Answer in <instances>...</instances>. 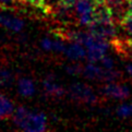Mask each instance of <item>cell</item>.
Returning <instances> with one entry per match:
<instances>
[{"mask_svg":"<svg viewBox=\"0 0 132 132\" xmlns=\"http://www.w3.org/2000/svg\"><path fill=\"white\" fill-rule=\"evenodd\" d=\"M0 25L9 31L19 33L24 27V21H23L22 19L14 16V15L0 13Z\"/></svg>","mask_w":132,"mask_h":132,"instance_id":"6","label":"cell"},{"mask_svg":"<svg viewBox=\"0 0 132 132\" xmlns=\"http://www.w3.org/2000/svg\"><path fill=\"white\" fill-rule=\"evenodd\" d=\"M14 81V73L9 68L0 67V86H10Z\"/></svg>","mask_w":132,"mask_h":132,"instance_id":"13","label":"cell"},{"mask_svg":"<svg viewBox=\"0 0 132 132\" xmlns=\"http://www.w3.org/2000/svg\"><path fill=\"white\" fill-rule=\"evenodd\" d=\"M129 43H130V48H131V53H132V39L129 40Z\"/></svg>","mask_w":132,"mask_h":132,"instance_id":"23","label":"cell"},{"mask_svg":"<svg viewBox=\"0 0 132 132\" xmlns=\"http://www.w3.org/2000/svg\"><path fill=\"white\" fill-rule=\"evenodd\" d=\"M53 44H54V39L49 38V37H45V38L42 39V42H40L42 48L46 51H53Z\"/></svg>","mask_w":132,"mask_h":132,"instance_id":"18","label":"cell"},{"mask_svg":"<svg viewBox=\"0 0 132 132\" xmlns=\"http://www.w3.org/2000/svg\"><path fill=\"white\" fill-rule=\"evenodd\" d=\"M83 67L84 65L79 63V61H74V62L67 65V67H65V70H67V72L71 75H80L83 72Z\"/></svg>","mask_w":132,"mask_h":132,"instance_id":"15","label":"cell"},{"mask_svg":"<svg viewBox=\"0 0 132 132\" xmlns=\"http://www.w3.org/2000/svg\"><path fill=\"white\" fill-rule=\"evenodd\" d=\"M98 62H100L101 67H103L104 69H114V65H115L114 60L110 57H107V56H104Z\"/></svg>","mask_w":132,"mask_h":132,"instance_id":"17","label":"cell"},{"mask_svg":"<svg viewBox=\"0 0 132 132\" xmlns=\"http://www.w3.org/2000/svg\"><path fill=\"white\" fill-rule=\"evenodd\" d=\"M48 1L50 2V3H49V6H50V7H53V3H54V6H55V4L57 3L58 0H48Z\"/></svg>","mask_w":132,"mask_h":132,"instance_id":"22","label":"cell"},{"mask_svg":"<svg viewBox=\"0 0 132 132\" xmlns=\"http://www.w3.org/2000/svg\"><path fill=\"white\" fill-rule=\"evenodd\" d=\"M14 132H20V131H14Z\"/></svg>","mask_w":132,"mask_h":132,"instance_id":"24","label":"cell"},{"mask_svg":"<svg viewBox=\"0 0 132 132\" xmlns=\"http://www.w3.org/2000/svg\"><path fill=\"white\" fill-rule=\"evenodd\" d=\"M43 92L46 97L53 100H60L65 95V89L56 82L54 74H48L43 81Z\"/></svg>","mask_w":132,"mask_h":132,"instance_id":"5","label":"cell"},{"mask_svg":"<svg viewBox=\"0 0 132 132\" xmlns=\"http://www.w3.org/2000/svg\"><path fill=\"white\" fill-rule=\"evenodd\" d=\"M117 115L119 117L126 118V117H130L132 115V106L131 105H127V104H123V105H120L117 108Z\"/></svg>","mask_w":132,"mask_h":132,"instance_id":"16","label":"cell"},{"mask_svg":"<svg viewBox=\"0 0 132 132\" xmlns=\"http://www.w3.org/2000/svg\"><path fill=\"white\" fill-rule=\"evenodd\" d=\"M24 2L27 7L40 11L44 15H50L51 8L47 2V0H24Z\"/></svg>","mask_w":132,"mask_h":132,"instance_id":"12","label":"cell"},{"mask_svg":"<svg viewBox=\"0 0 132 132\" xmlns=\"http://www.w3.org/2000/svg\"><path fill=\"white\" fill-rule=\"evenodd\" d=\"M77 1L78 0H58L56 4H57V6H60V7H63V8H67V9H71Z\"/></svg>","mask_w":132,"mask_h":132,"instance_id":"19","label":"cell"},{"mask_svg":"<svg viewBox=\"0 0 132 132\" xmlns=\"http://www.w3.org/2000/svg\"><path fill=\"white\" fill-rule=\"evenodd\" d=\"M13 122L23 132H46L47 118L42 111H32L24 106H19L12 114Z\"/></svg>","mask_w":132,"mask_h":132,"instance_id":"1","label":"cell"},{"mask_svg":"<svg viewBox=\"0 0 132 132\" xmlns=\"http://www.w3.org/2000/svg\"><path fill=\"white\" fill-rule=\"evenodd\" d=\"M67 57L72 61H80L86 57V49L83 45L79 43H71L65 46L64 53Z\"/></svg>","mask_w":132,"mask_h":132,"instance_id":"8","label":"cell"},{"mask_svg":"<svg viewBox=\"0 0 132 132\" xmlns=\"http://www.w3.org/2000/svg\"><path fill=\"white\" fill-rule=\"evenodd\" d=\"M13 111H14V105L9 98L0 92V121L9 119Z\"/></svg>","mask_w":132,"mask_h":132,"instance_id":"9","label":"cell"},{"mask_svg":"<svg viewBox=\"0 0 132 132\" xmlns=\"http://www.w3.org/2000/svg\"><path fill=\"white\" fill-rule=\"evenodd\" d=\"M126 70H127V72H128V74L132 78V63H128V64H127L126 65Z\"/></svg>","mask_w":132,"mask_h":132,"instance_id":"20","label":"cell"},{"mask_svg":"<svg viewBox=\"0 0 132 132\" xmlns=\"http://www.w3.org/2000/svg\"><path fill=\"white\" fill-rule=\"evenodd\" d=\"M100 92L103 97L115 98V100H127L130 96L128 86L117 82H108L101 86Z\"/></svg>","mask_w":132,"mask_h":132,"instance_id":"4","label":"cell"},{"mask_svg":"<svg viewBox=\"0 0 132 132\" xmlns=\"http://www.w3.org/2000/svg\"><path fill=\"white\" fill-rule=\"evenodd\" d=\"M84 47L86 48V58L89 62H98L106 55V51L109 47V42L88 32Z\"/></svg>","mask_w":132,"mask_h":132,"instance_id":"3","label":"cell"},{"mask_svg":"<svg viewBox=\"0 0 132 132\" xmlns=\"http://www.w3.org/2000/svg\"><path fill=\"white\" fill-rule=\"evenodd\" d=\"M27 7L24 0H0V9H8V10H14V9H23Z\"/></svg>","mask_w":132,"mask_h":132,"instance_id":"14","label":"cell"},{"mask_svg":"<svg viewBox=\"0 0 132 132\" xmlns=\"http://www.w3.org/2000/svg\"><path fill=\"white\" fill-rule=\"evenodd\" d=\"M127 3H128V7L129 9L132 11V0H127Z\"/></svg>","mask_w":132,"mask_h":132,"instance_id":"21","label":"cell"},{"mask_svg":"<svg viewBox=\"0 0 132 132\" xmlns=\"http://www.w3.org/2000/svg\"><path fill=\"white\" fill-rule=\"evenodd\" d=\"M118 27H120V30L126 35V38L132 39V11L129 10L125 13V15L118 23Z\"/></svg>","mask_w":132,"mask_h":132,"instance_id":"10","label":"cell"},{"mask_svg":"<svg viewBox=\"0 0 132 132\" xmlns=\"http://www.w3.org/2000/svg\"><path fill=\"white\" fill-rule=\"evenodd\" d=\"M69 97L79 105H97L101 97L96 95L92 86L85 83H74L68 89Z\"/></svg>","mask_w":132,"mask_h":132,"instance_id":"2","label":"cell"},{"mask_svg":"<svg viewBox=\"0 0 132 132\" xmlns=\"http://www.w3.org/2000/svg\"><path fill=\"white\" fill-rule=\"evenodd\" d=\"M19 93L24 97H31L35 91L34 82L29 78H21L18 82Z\"/></svg>","mask_w":132,"mask_h":132,"instance_id":"11","label":"cell"},{"mask_svg":"<svg viewBox=\"0 0 132 132\" xmlns=\"http://www.w3.org/2000/svg\"><path fill=\"white\" fill-rule=\"evenodd\" d=\"M106 3L111 10L112 16H114V21L118 25L119 21L121 20L122 16L125 15V13L127 12L126 9L128 7L127 0H106Z\"/></svg>","mask_w":132,"mask_h":132,"instance_id":"7","label":"cell"}]
</instances>
